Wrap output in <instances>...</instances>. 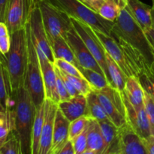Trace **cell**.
Here are the masks:
<instances>
[{
  "instance_id": "1",
  "label": "cell",
  "mask_w": 154,
  "mask_h": 154,
  "mask_svg": "<svg viewBox=\"0 0 154 154\" xmlns=\"http://www.w3.org/2000/svg\"><path fill=\"white\" fill-rule=\"evenodd\" d=\"M111 36L122 39L140 53L149 67L151 68L154 61L153 48L144 29L129 14L126 6L122 9L119 17L114 21Z\"/></svg>"
},
{
  "instance_id": "2",
  "label": "cell",
  "mask_w": 154,
  "mask_h": 154,
  "mask_svg": "<svg viewBox=\"0 0 154 154\" xmlns=\"http://www.w3.org/2000/svg\"><path fill=\"white\" fill-rule=\"evenodd\" d=\"M14 131L20 141L22 154H32V134L36 108L29 93L23 85L14 94Z\"/></svg>"
},
{
  "instance_id": "3",
  "label": "cell",
  "mask_w": 154,
  "mask_h": 154,
  "mask_svg": "<svg viewBox=\"0 0 154 154\" xmlns=\"http://www.w3.org/2000/svg\"><path fill=\"white\" fill-rule=\"evenodd\" d=\"M10 80L12 96L21 86L24 85L26 71L28 51L26 29L11 34V48L5 55Z\"/></svg>"
},
{
  "instance_id": "4",
  "label": "cell",
  "mask_w": 154,
  "mask_h": 154,
  "mask_svg": "<svg viewBox=\"0 0 154 154\" xmlns=\"http://www.w3.org/2000/svg\"><path fill=\"white\" fill-rule=\"evenodd\" d=\"M27 37V60L24 86L29 93L36 109L40 108L45 100V85L38 55L32 39L28 23L25 26Z\"/></svg>"
},
{
  "instance_id": "5",
  "label": "cell",
  "mask_w": 154,
  "mask_h": 154,
  "mask_svg": "<svg viewBox=\"0 0 154 154\" xmlns=\"http://www.w3.org/2000/svg\"><path fill=\"white\" fill-rule=\"evenodd\" d=\"M69 16L90 25L93 29L111 35L114 22L105 20L78 0H51Z\"/></svg>"
},
{
  "instance_id": "6",
  "label": "cell",
  "mask_w": 154,
  "mask_h": 154,
  "mask_svg": "<svg viewBox=\"0 0 154 154\" xmlns=\"http://www.w3.org/2000/svg\"><path fill=\"white\" fill-rule=\"evenodd\" d=\"M38 7L50 44L57 38H65L66 32L73 28L70 16L54 5L51 0H42Z\"/></svg>"
},
{
  "instance_id": "7",
  "label": "cell",
  "mask_w": 154,
  "mask_h": 154,
  "mask_svg": "<svg viewBox=\"0 0 154 154\" xmlns=\"http://www.w3.org/2000/svg\"><path fill=\"white\" fill-rule=\"evenodd\" d=\"M95 92L97 94L108 119L118 128L126 124V106L123 93L111 85L108 86L103 90Z\"/></svg>"
},
{
  "instance_id": "8",
  "label": "cell",
  "mask_w": 154,
  "mask_h": 154,
  "mask_svg": "<svg viewBox=\"0 0 154 154\" xmlns=\"http://www.w3.org/2000/svg\"><path fill=\"white\" fill-rule=\"evenodd\" d=\"M70 17L74 29L76 30L92 55L98 62L100 67L103 70L105 76L108 81V67L106 64V51L102 42L96 35L94 29L86 23L78 20L72 17Z\"/></svg>"
},
{
  "instance_id": "9",
  "label": "cell",
  "mask_w": 154,
  "mask_h": 154,
  "mask_svg": "<svg viewBox=\"0 0 154 154\" xmlns=\"http://www.w3.org/2000/svg\"><path fill=\"white\" fill-rule=\"evenodd\" d=\"M27 23L29 27L30 34L35 48L43 51L48 60L54 63L55 58L44 26L42 14L38 6H36L29 11Z\"/></svg>"
},
{
  "instance_id": "10",
  "label": "cell",
  "mask_w": 154,
  "mask_h": 154,
  "mask_svg": "<svg viewBox=\"0 0 154 154\" xmlns=\"http://www.w3.org/2000/svg\"><path fill=\"white\" fill-rule=\"evenodd\" d=\"M64 38L72 48L81 67L84 68V69H93L105 75L102 68L100 67L96 59L92 55L90 51H89L87 47L86 46L74 27L66 32Z\"/></svg>"
},
{
  "instance_id": "11",
  "label": "cell",
  "mask_w": 154,
  "mask_h": 154,
  "mask_svg": "<svg viewBox=\"0 0 154 154\" xmlns=\"http://www.w3.org/2000/svg\"><path fill=\"white\" fill-rule=\"evenodd\" d=\"M117 154H147L143 138L127 123L119 128Z\"/></svg>"
},
{
  "instance_id": "12",
  "label": "cell",
  "mask_w": 154,
  "mask_h": 154,
  "mask_svg": "<svg viewBox=\"0 0 154 154\" xmlns=\"http://www.w3.org/2000/svg\"><path fill=\"white\" fill-rule=\"evenodd\" d=\"M29 14L26 0H9L5 14V23L10 35L25 28Z\"/></svg>"
},
{
  "instance_id": "13",
  "label": "cell",
  "mask_w": 154,
  "mask_h": 154,
  "mask_svg": "<svg viewBox=\"0 0 154 154\" xmlns=\"http://www.w3.org/2000/svg\"><path fill=\"white\" fill-rule=\"evenodd\" d=\"M123 96L126 106V123L143 139L151 135L150 122L145 107L134 106L125 97L123 93Z\"/></svg>"
},
{
  "instance_id": "14",
  "label": "cell",
  "mask_w": 154,
  "mask_h": 154,
  "mask_svg": "<svg viewBox=\"0 0 154 154\" xmlns=\"http://www.w3.org/2000/svg\"><path fill=\"white\" fill-rule=\"evenodd\" d=\"M58 104L49 99L45 100V119L40 138L38 154H49L54 134V121Z\"/></svg>"
},
{
  "instance_id": "15",
  "label": "cell",
  "mask_w": 154,
  "mask_h": 154,
  "mask_svg": "<svg viewBox=\"0 0 154 154\" xmlns=\"http://www.w3.org/2000/svg\"><path fill=\"white\" fill-rule=\"evenodd\" d=\"M42 68L43 76L44 85H45V99H49L55 103H60V98L57 93V73L55 71L54 63H51L45 53L40 50H37Z\"/></svg>"
},
{
  "instance_id": "16",
  "label": "cell",
  "mask_w": 154,
  "mask_h": 154,
  "mask_svg": "<svg viewBox=\"0 0 154 154\" xmlns=\"http://www.w3.org/2000/svg\"><path fill=\"white\" fill-rule=\"evenodd\" d=\"M94 31L100 42L103 45L105 51L116 62V63L121 68V69L124 72L126 76L128 78L132 76V72H131L126 58H125L124 53H123V50L120 48V45L117 42V40L113 36L108 35L105 34L102 32L95 29Z\"/></svg>"
},
{
  "instance_id": "17",
  "label": "cell",
  "mask_w": 154,
  "mask_h": 154,
  "mask_svg": "<svg viewBox=\"0 0 154 154\" xmlns=\"http://www.w3.org/2000/svg\"><path fill=\"white\" fill-rule=\"evenodd\" d=\"M70 123L58 107L56 113L52 144L49 154H59L60 150L69 141Z\"/></svg>"
},
{
  "instance_id": "18",
  "label": "cell",
  "mask_w": 154,
  "mask_h": 154,
  "mask_svg": "<svg viewBox=\"0 0 154 154\" xmlns=\"http://www.w3.org/2000/svg\"><path fill=\"white\" fill-rule=\"evenodd\" d=\"M58 107L65 117L70 122L87 115V96L79 94L69 100L61 102L58 104Z\"/></svg>"
},
{
  "instance_id": "19",
  "label": "cell",
  "mask_w": 154,
  "mask_h": 154,
  "mask_svg": "<svg viewBox=\"0 0 154 154\" xmlns=\"http://www.w3.org/2000/svg\"><path fill=\"white\" fill-rule=\"evenodd\" d=\"M14 99L11 89L5 57L0 53V110L14 108Z\"/></svg>"
},
{
  "instance_id": "20",
  "label": "cell",
  "mask_w": 154,
  "mask_h": 154,
  "mask_svg": "<svg viewBox=\"0 0 154 154\" xmlns=\"http://www.w3.org/2000/svg\"><path fill=\"white\" fill-rule=\"evenodd\" d=\"M105 150L106 146L99 121L90 118L87 130V149L84 154H105Z\"/></svg>"
},
{
  "instance_id": "21",
  "label": "cell",
  "mask_w": 154,
  "mask_h": 154,
  "mask_svg": "<svg viewBox=\"0 0 154 154\" xmlns=\"http://www.w3.org/2000/svg\"><path fill=\"white\" fill-rule=\"evenodd\" d=\"M127 10L140 26L145 30L153 28L151 16L152 7L140 0H127Z\"/></svg>"
},
{
  "instance_id": "22",
  "label": "cell",
  "mask_w": 154,
  "mask_h": 154,
  "mask_svg": "<svg viewBox=\"0 0 154 154\" xmlns=\"http://www.w3.org/2000/svg\"><path fill=\"white\" fill-rule=\"evenodd\" d=\"M123 93L134 106H144V90L137 77L128 78Z\"/></svg>"
},
{
  "instance_id": "23",
  "label": "cell",
  "mask_w": 154,
  "mask_h": 154,
  "mask_svg": "<svg viewBox=\"0 0 154 154\" xmlns=\"http://www.w3.org/2000/svg\"><path fill=\"white\" fill-rule=\"evenodd\" d=\"M99 123L106 146L105 154H117L119 128L109 119L99 121Z\"/></svg>"
},
{
  "instance_id": "24",
  "label": "cell",
  "mask_w": 154,
  "mask_h": 154,
  "mask_svg": "<svg viewBox=\"0 0 154 154\" xmlns=\"http://www.w3.org/2000/svg\"><path fill=\"white\" fill-rule=\"evenodd\" d=\"M106 64L108 67V82L113 87L123 93L128 77L107 52Z\"/></svg>"
},
{
  "instance_id": "25",
  "label": "cell",
  "mask_w": 154,
  "mask_h": 154,
  "mask_svg": "<svg viewBox=\"0 0 154 154\" xmlns=\"http://www.w3.org/2000/svg\"><path fill=\"white\" fill-rule=\"evenodd\" d=\"M53 54L55 59H62L72 63L80 69V65L72 51V48L64 38L58 37L51 43Z\"/></svg>"
},
{
  "instance_id": "26",
  "label": "cell",
  "mask_w": 154,
  "mask_h": 154,
  "mask_svg": "<svg viewBox=\"0 0 154 154\" xmlns=\"http://www.w3.org/2000/svg\"><path fill=\"white\" fill-rule=\"evenodd\" d=\"M127 5V0H105L99 9L100 16L105 20L114 22L121 12L122 9Z\"/></svg>"
},
{
  "instance_id": "27",
  "label": "cell",
  "mask_w": 154,
  "mask_h": 154,
  "mask_svg": "<svg viewBox=\"0 0 154 154\" xmlns=\"http://www.w3.org/2000/svg\"><path fill=\"white\" fill-rule=\"evenodd\" d=\"M87 112L86 115L87 117L90 119H94L97 121H102L108 119V115L94 90H92L89 93L88 96H87Z\"/></svg>"
},
{
  "instance_id": "28",
  "label": "cell",
  "mask_w": 154,
  "mask_h": 154,
  "mask_svg": "<svg viewBox=\"0 0 154 154\" xmlns=\"http://www.w3.org/2000/svg\"><path fill=\"white\" fill-rule=\"evenodd\" d=\"M45 119V102L39 108L36 109L35 117L32 134V154H38L40 138Z\"/></svg>"
},
{
  "instance_id": "29",
  "label": "cell",
  "mask_w": 154,
  "mask_h": 154,
  "mask_svg": "<svg viewBox=\"0 0 154 154\" xmlns=\"http://www.w3.org/2000/svg\"><path fill=\"white\" fill-rule=\"evenodd\" d=\"M14 108L0 110V145L8 138L11 131L14 129Z\"/></svg>"
},
{
  "instance_id": "30",
  "label": "cell",
  "mask_w": 154,
  "mask_h": 154,
  "mask_svg": "<svg viewBox=\"0 0 154 154\" xmlns=\"http://www.w3.org/2000/svg\"><path fill=\"white\" fill-rule=\"evenodd\" d=\"M79 70L82 73L84 78L88 81L92 90L94 91L102 90L108 86L111 85L105 75L99 73L93 69H84L82 67H80Z\"/></svg>"
},
{
  "instance_id": "31",
  "label": "cell",
  "mask_w": 154,
  "mask_h": 154,
  "mask_svg": "<svg viewBox=\"0 0 154 154\" xmlns=\"http://www.w3.org/2000/svg\"><path fill=\"white\" fill-rule=\"evenodd\" d=\"M0 154H22L20 141L14 129L0 145Z\"/></svg>"
},
{
  "instance_id": "32",
  "label": "cell",
  "mask_w": 154,
  "mask_h": 154,
  "mask_svg": "<svg viewBox=\"0 0 154 154\" xmlns=\"http://www.w3.org/2000/svg\"><path fill=\"white\" fill-rule=\"evenodd\" d=\"M57 69H58V68H57ZM58 70L65 78H67V79L70 81L71 84L75 87V89H76L78 92H79L80 94L87 96L89 93L93 90H92L91 87H90V84H89L88 81H87L85 78H79V77L68 75V74L65 73V72H63V71H61L59 69Z\"/></svg>"
},
{
  "instance_id": "33",
  "label": "cell",
  "mask_w": 154,
  "mask_h": 154,
  "mask_svg": "<svg viewBox=\"0 0 154 154\" xmlns=\"http://www.w3.org/2000/svg\"><path fill=\"white\" fill-rule=\"evenodd\" d=\"M89 118L87 116H82L76 120H73L70 123L69 126V140H72L81 134L83 131L87 127L89 123Z\"/></svg>"
},
{
  "instance_id": "34",
  "label": "cell",
  "mask_w": 154,
  "mask_h": 154,
  "mask_svg": "<svg viewBox=\"0 0 154 154\" xmlns=\"http://www.w3.org/2000/svg\"><path fill=\"white\" fill-rule=\"evenodd\" d=\"M54 65L56 67H57L59 69H60L68 75L79 77V78H84L79 69L74 64L66 61V60H62V59H55Z\"/></svg>"
},
{
  "instance_id": "35",
  "label": "cell",
  "mask_w": 154,
  "mask_h": 154,
  "mask_svg": "<svg viewBox=\"0 0 154 154\" xmlns=\"http://www.w3.org/2000/svg\"><path fill=\"white\" fill-rule=\"evenodd\" d=\"M11 48V35L5 22H0V53L6 55Z\"/></svg>"
},
{
  "instance_id": "36",
  "label": "cell",
  "mask_w": 154,
  "mask_h": 154,
  "mask_svg": "<svg viewBox=\"0 0 154 154\" xmlns=\"http://www.w3.org/2000/svg\"><path fill=\"white\" fill-rule=\"evenodd\" d=\"M143 89L154 99V75L150 70L143 72L138 77Z\"/></svg>"
},
{
  "instance_id": "37",
  "label": "cell",
  "mask_w": 154,
  "mask_h": 154,
  "mask_svg": "<svg viewBox=\"0 0 154 154\" xmlns=\"http://www.w3.org/2000/svg\"><path fill=\"white\" fill-rule=\"evenodd\" d=\"M87 130L88 124L81 134L72 140L75 154H84V151L87 149Z\"/></svg>"
},
{
  "instance_id": "38",
  "label": "cell",
  "mask_w": 154,
  "mask_h": 154,
  "mask_svg": "<svg viewBox=\"0 0 154 154\" xmlns=\"http://www.w3.org/2000/svg\"><path fill=\"white\" fill-rule=\"evenodd\" d=\"M144 107L148 116L151 134L154 135V99L145 90H144Z\"/></svg>"
},
{
  "instance_id": "39",
  "label": "cell",
  "mask_w": 154,
  "mask_h": 154,
  "mask_svg": "<svg viewBox=\"0 0 154 154\" xmlns=\"http://www.w3.org/2000/svg\"><path fill=\"white\" fill-rule=\"evenodd\" d=\"M56 71V70H55ZM57 73V93H58L59 98H60V102H65V101H68L71 99V96H69V93H68L67 90H66V87H65L64 84L63 82L61 77Z\"/></svg>"
},
{
  "instance_id": "40",
  "label": "cell",
  "mask_w": 154,
  "mask_h": 154,
  "mask_svg": "<svg viewBox=\"0 0 154 154\" xmlns=\"http://www.w3.org/2000/svg\"><path fill=\"white\" fill-rule=\"evenodd\" d=\"M54 67H55V70H56V72H57V74H58V75L61 77L62 80H63V84H64L65 87H66V90H67L68 93H69V96L72 98V97H75V96H78V95H79L80 94L79 92H78V90L75 89V87H74L72 84H71L70 81H69L67 78H65V77L63 76V75H62L60 72H59L58 69H57L55 66H54Z\"/></svg>"
},
{
  "instance_id": "41",
  "label": "cell",
  "mask_w": 154,
  "mask_h": 154,
  "mask_svg": "<svg viewBox=\"0 0 154 154\" xmlns=\"http://www.w3.org/2000/svg\"><path fill=\"white\" fill-rule=\"evenodd\" d=\"M78 1L81 2V3L85 5L88 8H90L93 11L98 13L99 9L100 8V7L105 0H78Z\"/></svg>"
},
{
  "instance_id": "42",
  "label": "cell",
  "mask_w": 154,
  "mask_h": 154,
  "mask_svg": "<svg viewBox=\"0 0 154 154\" xmlns=\"http://www.w3.org/2000/svg\"><path fill=\"white\" fill-rule=\"evenodd\" d=\"M147 154H154V135H151L143 139Z\"/></svg>"
},
{
  "instance_id": "43",
  "label": "cell",
  "mask_w": 154,
  "mask_h": 154,
  "mask_svg": "<svg viewBox=\"0 0 154 154\" xmlns=\"http://www.w3.org/2000/svg\"><path fill=\"white\" fill-rule=\"evenodd\" d=\"M59 154H75L73 142H72V140H69L66 143V144L63 146V148L60 150Z\"/></svg>"
},
{
  "instance_id": "44",
  "label": "cell",
  "mask_w": 154,
  "mask_h": 154,
  "mask_svg": "<svg viewBox=\"0 0 154 154\" xmlns=\"http://www.w3.org/2000/svg\"><path fill=\"white\" fill-rule=\"evenodd\" d=\"M9 0H0V22H5V14Z\"/></svg>"
},
{
  "instance_id": "45",
  "label": "cell",
  "mask_w": 154,
  "mask_h": 154,
  "mask_svg": "<svg viewBox=\"0 0 154 154\" xmlns=\"http://www.w3.org/2000/svg\"><path fill=\"white\" fill-rule=\"evenodd\" d=\"M144 32H145L146 35H147V39H148V41L150 42V45H151L152 48H153L154 51V28L153 27V28H150L149 29L145 30Z\"/></svg>"
},
{
  "instance_id": "46",
  "label": "cell",
  "mask_w": 154,
  "mask_h": 154,
  "mask_svg": "<svg viewBox=\"0 0 154 154\" xmlns=\"http://www.w3.org/2000/svg\"><path fill=\"white\" fill-rule=\"evenodd\" d=\"M27 4H28L29 11H31L32 9L34 8L36 6H38L39 3L42 1V0H26Z\"/></svg>"
},
{
  "instance_id": "47",
  "label": "cell",
  "mask_w": 154,
  "mask_h": 154,
  "mask_svg": "<svg viewBox=\"0 0 154 154\" xmlns=\"http://www.w3.org/2000/svg\"><path fill=\"white\" fill-rule=\"evenodd\" d=\"M151 16H152V20H153V27L154 28V4H153V6H152Z\"/></svg>"
},
{
  "instance_id": "48",
  "label": "cell",
  "mask_w": 154,
  "mask_h": 154,
  "mask_svg": "<svg viewBox=\"0 0 154 154\" xmlns=\"http://www.w3.org/2000/svg\"><path fill=\"white\" fill-rule=\"evenodd\" d=\"M150 72H151V73L154 75V61H153V64H152L151 68H150Z\"/></svg>"
},
{
  "instance_id": "49",
  "label": "cell",
  "mask_w": 154,
  "mask_h": 154,
  "mask_svg": "<svg viewBox=\"0 0 154 154\" xmlns=\"http://www.w3.org/2000/svg\"><path fill=\"white\" fill-rule=\"evenodd\" d=\"M153 1V4H154V0H152Z\"/></svg>"
}]
</instances>
